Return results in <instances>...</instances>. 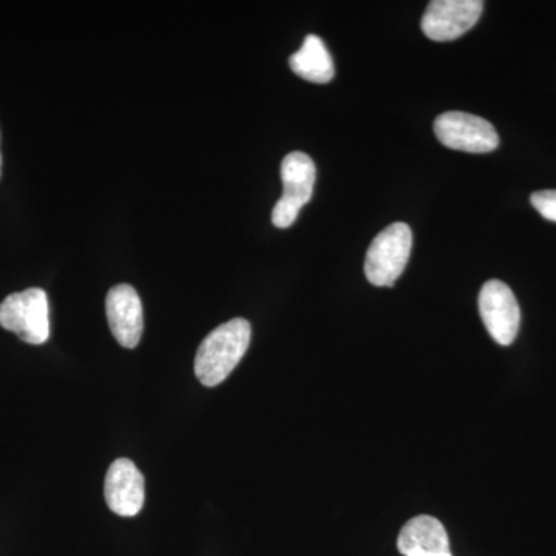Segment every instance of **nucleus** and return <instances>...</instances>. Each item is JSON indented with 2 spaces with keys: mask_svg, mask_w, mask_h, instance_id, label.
Returning <instances> with one entry per match:
<instances>
[{
  "mask_svg": "<svg viewBox=\"0 0 556 556\" xmlns=\"http://www.w3.org/2000/svg\"><path fill=\"white\" fill-rule=\"evenodd\" d=\"M289 67L300 78L314 84H328L336 75L331 54L316 35L306 36L302 49L289 58Z\"/></svg>",
  "mask_w": 556,
  "mask_h": 556,
  "instance_id": "nucleus-11",
  "label": "nucleus"
},
{
  "mask_svg": "<svg viewBox=\"0 0 556 556\" xmlns=\"http://www.w3.org/2000/svg\"><path fill=\"white\" fill-rule=\"evenodd\" d=\"M252 329L247 318H232L215 328L201 342L195 356V376L204 387H217L229 378L251 343Z\"/></svg>",
  "mask_w": 556,
  "mask_h": 556,
  "instance_id": "nucleus-1",
  "label": "nucleus"
},
{
  "mask_svg": "<svg viewBox=\"0 0 556 556\" xmlns=\"http://www.w3.org/2000/svg\"><path fill=\"white\" fill-rule=\"evenodd\" d=\"M397 548L404 556H453L447 530L430 515H419L402 527Z\"/></svg>",
  "mask_w": 556,
  "mask_h": 556,
  "instance_id": "nucleus-10",
  "label": "nucleus"
},
{
  "mask_svg": "<svg viewBox=\"0 0 556 556\" xmlns=\"http://www.w3.org/2000/svg\"><path fill=\"white\" fill-rule=\"evenodd\" d=\"M413 233L405 223H393L372 240L365 258V276L375 287H394L412 252Z\"/></svg>",
  "mask_w": 556,
  "mask_h": 556,
  "instance_id": "nucleus-3",
  "label": "nucleus"
},
{
  "mask_svg": "<svg viewBox=\"0 0 556 556\" xmlns=\"http://www.w3.org/2000/svg\"><path fill=\"white\" fill-rule=\"evenodd\" d=\"M478 303L482 321L492 339L500 345H511L521 325V309L514 291L501 280H489L479 292Z\"/></svg>",
  "mask_w": 556,
  "mask_h": 556,
  "instance_id": "nucleus-6",
  "label": "nucleus"
},
{
  "mask_svg": "<svg viewBox=\"0 0 556 556\" xmlns=\"http://www.w3.org/2000/svg\"><path fill=\"white\" fill-rule=\"evenodd\" d=\"M530 201L544 218L556 223V190H538Z\"/></svg>",
  "mask_w": 556,
  "mask_h": 556,
  "instance_id": "nucleus-12",
  "label": "nucleus"
},
{
  "mask_svg": "<svg viewBox=\"0 0 556 556\" xmlns=\"http://www.w3.org/2000/svg\"><path fill=\"white\" fill-rule=\"evenodd\" d=\"M434 134L442 146L459 152L489 153L500 146L495 127L470 113H442L434 121Z\"/></svg>",
  "mask_w": 556,
  "mask_h": 556,
  "instance_id": "nucleus-5",
  "label": "nucleus"
},
{
  "mask_svg": "<svg viewBox=\"0 0 556 556\" xmlns=\"http://www.w3.org/2000/svg\"><path fill=\"white\" fill-rule=\"evenodd\" d=\"M105 313L110 331L121 346L134 350L144 331V313L137 289L130 285H116L105 299Z\"/></svg>",
  "mask_w": 556,
  "mask_h": 556,
  "instance_id": "nucleus-9",
  "label": "nucleus"
},
{
  "mask_svg": "<svg viewBox=\"0 0 556 556\" xmlns=\"http://www.w3.org/2000/svg\"><path fill=\"white\" fill-rule=\"evenodd\" d=\"M482 10L481 0H433L428 3L420 27L428 39L450 42L471 30Z\"/></svg>",
  "mask_w": 556,
  "mask_h": 556,
  "instance_id": "nucleus-7",
  "label": "nucleus"
},
{
  "mask_svg": "<svg viewBox=\"0 0 556 556\" xmlns=\"http://www.w3.org/2000/svg\"><path fill=\"white\" fill-rule=\"evenodd\" d=\"M0 174H2V155H0Z\"/></svg>",
  "mask_w": 556,
  "mask_h": 556,
  "instance_id": "nucleus-13",
  "label": "nucleus"
},
{
  "mask_svg": "<svg viewBox=\"0 0 556 556\" xmlns=\"http://www.w3.org/2000/svg\"><path fill=\"white\" fill-rule=\"evenodd\" d=\"M105 503L119 517H137L144 507L146 482L138 467L126 457L109 467L104 482Z\"/></svg>",
  "mask_w": 556,
  "mask_h": 556,
  "instance_id": "nucleus-8",
  "label": "nucleus"
},
{
  "mask_svg": "<svg viewBox=\"0 0 556 556\" xmlns=\"http://www.w3.org/2000/svg\"><path fill=\"white\" fill-rule=\"evenodd\" d=\"M316 164L303 152H292L281 161L283 195L273 211V223L278 229L294 225L300 208L313 199L316 185Z\"/></svg>",
  "mask_w": 556,
  "mask_h": 556,
  "instance_id": "nucleus-4",
  "label": "nucleus"
},
{
  "mask_svg": "<svg viewBox=\"0 0 556 556\" xmlns=\"http://www.w3.org/2000/svg\"><path fill=\"white\" fill-rule=\"evenodd\" d=\"M0 327L14 332L25 343L42 345L50 338V306L47 292L25 289L0 303Z\"/></svg>",
  "mask_w": 556,
  "mask_h": 556,
  "instance_id": "nucleus-2",
  "label": "nucleus"
}]
</instances>
